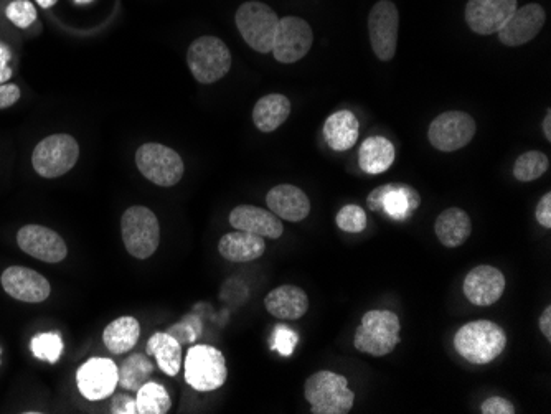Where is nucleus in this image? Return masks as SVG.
Listing matches in <instances>:
<instances>
[{"mask_svg": "<svg viewBox=\"0 0 551 414\" xmlns=\"http://www.w3.org/2000/svg\"><path fill=\"white\" fill-rule=\"evenodd\" d=\"M507 347L505 330L490 320H474L462 325L454 335V349L474 365H487Z\"/></svg>", "mask_w": 551, "mask_h": 414, "instance_id": "obj_1", "label": "nucleus"}, {"mask_svg": "<svg viewBox=\"0 0 551 414\" xmlns=\"http://www.w3.org/2000/svg\"><path fill=\"white\" fill-rule=\"evenodd\" d=\"M304 396L311 403L312 414H347L355 403V393L349 388V380L329 370L307 378Z\"/></svg>", "mask_w": 551, "mask_h": 414, "instance_id": "obj_2", "label": "nucleus"}, {"mask_svg": "<svg viewBox=\"0 0 551 414\" xmlns=\"http://www.w3.org/2000/svg\"><path fill=\"white\" fill-rule=\"evenodd\" d=\"M400 330V319L395 312L368 311L355 330V349L372 357H385L400 344Z\"/></svg>", "mask_w": 551, "mask_h": 414, "instance_id": "obj_3", "label": "nucleus"}, {"mask_svg": "<svg viewBox=\"0 0 551 414\" xmlns=\"http://www.w3.org/2000/svg\"><path fill=\"white\" fill-rule=\"evenodd\" d=\"M278 24V14L258 0L245 2L236 12V27L241 37L255 52L263 55L273 52Z\"/></svg>", "mask_w": 551, "mask_h": 414, "instance_id": "obj_4", "label": "nucleus"}, {"mask_svg": "<svg viewBox=\"0 0 551 414\" xmlns=\"http://www.w3.org/2000/svg\"><path fill=\"white\" fill-rule=\"evenodd\" d=\"M121 233L129 255L151 258L161 243V226L156 213L146 207H131L121 218Z\"/></svg>", "mask_w": 551, "mask_h": 414, "instance_id": "obj_5", "label": "nucleus"}, {"mask_svg": "<svg viewBox=\"0 0 551 414\" xmlns=\"http://www.w3.org/2000/svg\"><path fill=\"white\" fill-rule=\"evenodd\" d=\"M227 360L210 345H194L185 357V382L197 391H215L227 382Z\"/></svg>", "mask_w": 551, "mask_h": 414, "instance_id": "obj_6", "label": "nucleus"}, {"mask_svg": "<svg viewBox=\"0 0 551 414\" xmlns=\"http://www.w3.org/2000/svg\"><path fill=\"white\" fill-rule=\"evenodd\" d=\"M187 63L198 83L212 85L230 71L231 53L220 38L200 37L190 45Z\"/></svg>", "mask_w": 551, "mask_h": 414, "instance_id": "obj_7", "label": "nucleus"}, {"mask_svg": "<svg viewBox=\"0 0 551 414\" xmlns=\"http://www.w3.org/2000/svg\"><path fill=\"white\" fill-rule=\"evenodd\" d=\"M80 157V147L75 137L53 134L43 139L33 151V169L40 177L57 179L75 167Z\"/></svg>", "mask_w": 551, "mask_h": 414, "instance_id": "obj_8", "label": "nucleus"}, {"mask_svg": "<svg viewBox=\"0 0 551 414\" xmlns=\"http://www.w3.org/2000/svg\"><path fill=\"white\" fill-rule=\"evenodd\" d=\"M137 169L147 180L159 187H172L184 177L185 165L182 157L162 144H144L136 152Z\"/></svg>", "mask_w": 551, "mask_h": 414, "instance_id": "obj_9", "label": "nucleus"}, {"mask_svg": "<svg viewBox=\"0 0 551 414\" xmlns=\"http://www.w3.org/2000/svg\"><path fill=\"white\" fill-rule=\"evenodd\" d=\"M400 14L391 0H380L368 15V35L373 53L380 62H390L396 55Z\"/></svg>", "mask_w": 551, "mask_h": 414, "instance_id": "obj_10", "label": "nucleus"}, {"mask_svg": "<svg viewBox=\"0 0 551 414\" xmlns=\"http://www.w3.org/2000/svg\"><path fill=\"white\" fill-rule=\"evenodd\" d=\"M476 121L464 111H446L439 114L429 126L431 146L441 152H456L466 147L476 136Z\"/></svg>", "mask_w": 551, "mask_h": 414, "instance_id": "obj_11", "label": "nucleus"}, {"mask_svg": "<svg viewBox=\"0 0 551 414\" xmlns=\"http://www.w3.org/2000/svg\"><path fill=\"white\" fill-rule=\"evenodd\" d=\"M314 42L311 25L301 17H283L279 19L276 38H274L273 55L279 63L299 62L306 57Z\"/></svg>", "mask_w": 551, "mask_h": 414, "instance_id": "obj_12", "label": "nucleus"}, {"mask_svg": "<svg viewBox=\"0 0 551 414\" xmlns=\"http://www.w3.org/2000/svg\"><path fill=\"white\" fill-rule=\"evenodd\" d=\"M368 207L395 222H406L420 208V193L405 184H387L368 195Z\"/></svg>", "mask_w": 551, "mask_h": 414, "instance_id": "obj_13", "label": "nucleus"}, {"mask_svg": "<svg viewBox=\"0 0 551 414\" xmlns=\"http://www.w3.org/2000/svg\"><path fill=\"white\" fill-rule=\"evenodd\" d=\"M76 383L86 400H103L113 395L118 386V367L109 358H90L78 368Z\"/></svg>", "mask_w": 551, "mask_h": 414, "instance_id": "obj_14", "label": "nucleus"}, {"mask_svg": "<svg viewBox=\"0 0 551 414\" xmlns=\"http://www.w3.org/2000/svg\"><path fill=\"white\" fill-rule=\"evenodd\" d=\"M20 250L43 263H60L68 255L65 240L47 226L27 225L17 233Z\"/></svg>", "mask_w": 551, "mask_h": 414, "instance_id": "obj_15", "label": "nucleus"}, {"mask_svg": "<svg viewBox=\"0 0 551 414\" xmlns=\"http://www.w3.org/2000/svg\"><path fill=\"white\" fill-rule=\"evenodd\" d=\"M517 10V0H469L466 22L472 32L492 35L504 27Z\"/></svg>", "mask_w": 551, "mask_h": 414, "instance_id": "obj_16", "label": "nucleus"}, {"mask_svg": "<svg viewBox=\"0 0 551 414\" xmlns=\"http://www.w3.org/2000/svg\"><path fill=\"white\" fill-rule=\"evenodd\" d=\"M462 291L467 301L474 306H494L504 294L505 276L500 269L481 264L469 271L462 284Z\"/></svg>", "mask_w": 551, "mask_h": 414, "instance_id": "obj_17", "label": "nucleus"}, {"mask_svg": "<svg viewBox=\"0 0 551 414\" xmlns=\"http://www.w3.org/2000/svg\"><path fill=\"white\" fill-rule=\"evenodd\" d=\"M547 15L540 4H527L515 10L499 30V40L505 47H522L542 32Z\"/></svg>", "mask_w": 551, "mask_h": 414, "instance_id": "obj_18", "label": "nucleus"}, {"mask_svg": "<svg viewBox=\"0 0 551 414\" xmlns=\"http://www.w3.org/2000/svg\"><path fill=\"white\" fill-rule=\"evenodd\" d=\"M2 287L10 297L17 301L37 304L43 302L50 296V283L33 269L12 266L2 274Z\"/></svg>", "mask_w": 551, "mask_h": 414, "instance_id": "obj_19", "label": "nucleus"}, {"mask_svg": "<svg viewBox=\"0 0 551 414\" xmlns=\"http://www.w3.org/2000/svg\"><path fill=\"white\" fill-rule=\"evenodd\" d=\"M230 225L235 226L236 230L248 231L269 240H278L284 233L281 218L276 217L271 210L268 212L253 205L233 208V212L230 213Z\"/></svg>", "mask_w": 551, "mask_h": 414, "instance_id": "obj_20", "label": "nucleus"}, {"mask_svg": "<svg viewBox=\"0 0 551 414\" xmlns=\"http://www.w3.org/2000/svg\"><path fill=\"white\" fill-rule=\"evenodd\" d=\"M266 203L276 217L292 223L306 220L311 213V202L306 193L294 185H276L266 195Z\"/></svg>", "mask_w": 551, "mask_h": 414, "instance_id": "obj_21", "label": "nucleus"}, {"mask_svg": "<svg viewBox=\"0 0 551 414\" xmlns=\"http://www.w3.org/2000/svg\"><path fill=\"white\" fill-rule=\"evenodd\" d=\"M264 307L276 319L297 320L309 311V297L301 287L286 284L276 287L264 297Z\"/></svg>", "mask_w": 551, "mask_h": 414, "instance_id": "obj_22", "label": "nucleus"}, {"mask_svg": "<svg viewBox=\"0 0 551 414\" xmlns=\"http://www.w3.org/2000/svg\"><path fill=\"white\" fill-rule=\"evenodd\" d=\"M358 131H360V124H358L357 116L349 109H342V111L330 114L325 121V142L332 151H350L357 144Z\"/></svg>", "mask_w": 551, "mask_h": 414, "instance_id": "obj_23", "label": "nucleus"}, {"mask_svg": "<svg viewBox=\"0 0 551 414\" xmlns=\"http://www.w3.org/2000/svg\"><path fill=\"white\" fill-rule=\"evenodd\" d=\"M218 251L231 263H250L264 255L266 243L261 236L236 230L235 233L223 236L218 243Z\"/></svg>", "mask_w": 551, "mask_h": 414, "instance_id": "obj_24", "label": "nucleus"}, {"mask_svg": "<svg viewBox=\"0 0 551 414\" xmlns=\"http://www.w3.org/2000/svg\"><path fill=\"white\" fill-rule=\"evenodd\" d=\"M434 233L446 248L462 246L472 233L471 218L461 208H448L436 218Z\"/></svg>", "mask_w": 551, "mask_h": 414, "instance_id": "obj_25", "label": "nucleus"}, {"mask_svg": "<svg viewBox=\"0 0 551 414\" xmlns=\"http://www.w3.org/2000/svg\"><path fill=\"white\" fill-rule=\"evenodd\" d=\"M395 146L387 137L372 136L365 139L358 151V165L368 175H380L395 162Z\"/></svg>", "mask_w": 551, "mask_h": 414, "instance_id": "obj_26", "label": "nucleus"}, {"mask_svg": "<svg viewBox=\"0 0 551 414\" xmlns=\"http://www.w3.org/2000/svg\"><path fill=\"white\" fill-rule=\"evenodd\" d=\"M291 114V101L284 95H266L253 109V123L261 132H273L288 121Z\"/></svg>", "mask_w": 551, "mask_h": 414, "instance_id": "obj_27", "label": "nucleus"}, {"mask_svg": "<svg viewBox=\"0 0 551 414\" xmlns=\"http://www.w3.org/2000/svg\"><path fill=\"white\" fill-rule=\"evenodd\" d=\"M147 353L156 357L157 365L169 377H175L182 367V347L179 342L167 334L157 332L147 342Z\"/></svg>", "mask_w": 551, "mask_h": 414, "instance_id": "obj_28", "label": "nucleus"}, {"mask_svg": "<svg viewBox=\"0 0 551 414\" xmlns=\"http://www.w3.org/2000/svg\"><path fill=\"white\" fill-rule=\"evenodd\" d=\"M139 335H141V327L134 317H119L106 325L103 342L109 352L121 355L132 350L139 340Z\"/></svg>", "mask_w": 551, "mask_h": 414, "instance_id": "obj_29", "label": "nucleus"}, {"mask_svg": "<svg viewBox=\"0 0 551 414\" xmlns=\"http://www.w3.org/2000/svg\"><path fill=\"white\" fill-rule=\"evenodd\" d=\"M152 372L154 365L151 360L136 353L126 358L123 365L118 368V385L123 386L124 390L137 391L147 382V378L151 377Z\"/></svg>", "mask_w": 551, "mask_h": 414, "instance_id": "obj_30", "label": "nucleus"}, {"mask_svg": "<svg viewBox=\"0 0 551 414\" xmlns=\"http://www.w3.org/2000/svg\"><path fill=\"white\" fill-rule=\"evenodd\" d=\"M137 413L165 414L172 406L170 395L159 383L146 382L137 390Z\"/></svg>", "mask_w": 551, "mask_h": 414, "instance_id": "obj_31", "label": "nucleus"}, {"mask_svg": "<svg viewBox=\"0 0 551 414\" xmlns=\"http://www.w3.org/2000/svg\"><path fill=\"white\" fill-rule=\"evenodd\" d=\"M548 169H550V159L543 152L528 151L515 160L514 175L519 182L528 184L547 174Z\"/></svg>", "mask_w": 551, "mask_h": 414, "instance_id": "obj_32", "label": "nucleus"}, {"mask_svg": "<svg viewBox=\"0 0 551 414\" xmlns=\"http://www.w3.org/2000/svg\"><path fill=\"white\" fill-rule=\"evenodd\" d=\"M30 349H32L33 355L38 360L57 363L62 357L63 340L57 332H45V334H38L33 337Z\"/></svg>", "mask_w": 551, "mask_h": 414, "instance_id": "obj_33", "label": "nucleus"}, {"mask_svg": "<svg viewBox=\"0 0 551 414\" xmlns=\"http://www.w3.org/2000/svg\"><path fill=\"white\" fill-rule=\"evenodd\" d=\"M335 223L345 233H362L367 228V213L362 207L350 203V205L340 208L335 217Z\"/></svg>", "mask_w": 551, "mask_h": 414, "instance_id": "obj_34", "label": "nucleus"}, {"mask_svg": "<svg viewBox=\"0 0 551 414\" xmlns=\"http://www.w3.org/2000/svg\"><path fill=\"white\" fill-rule=\"evenodd\" d=\"M167 334L172 335L180 345L195 344L202 334V320L197 316H187L179 324L172 325Z\"/></svg>", "mask_w": 551, "mask_h": 414, "instance_id": "obj_35", "label": "nucleus"}, {"mask_svg": "<svg viewBox=\"0 0 551 414\" xmlns=\"http://www.w3.org/2000/svg\"><path fill=\"white\" fill-rule=\"evenodd\" d=\"M7 19L19 29H29L30 25L37 20V9L29 0H14L7 7Z\"/></svg>", "mask_w": 551, "mask_h": 414, "instance_id": "obj_36", "label": "nucleus"}, {"mask_svg": "<svg viewBox=\"0 0 551 414\" xmlns=\"http://www.w3.org/2000/svg\"><path fill=\"white\" fill-rule=\"evenodd\" d=\"M299 335L286 325H276L273 335V350H278L283 357H291L296 350Z\"/></svg>", "mask_w": 551, "mask_h": 414, "instance_id": "obj_37", "label": "nucleus"}, {"mask_svg": "<svg viewBox=\"0 0 551 414\" xmlns=\"http://www.w3.org/2000/svg\"><path fill=\"white\" fill-rule=\"evenodd\" d=\"M482 414H515V406L502 396L487 398L481 406Z\"/></svg>", "mask_w": 551, "mask_h": 414, "instance_id": "obj_38", "label": "nucleus"}, {"mask_svg": "<svg viewBox=\"0 0 551 414\" xmlns=\"http://www.w3.org/2000/svg\"><path fill=\"white\" fill-rule=\"evenodd\" d=\"M537 222L545 228H551V193L547 192L540 198L535 212Z\"/></svg>", "mask_w": 551, "mask_h": 414, "instance_id": "obj_39", "label": "nucleus"}, {"mask_svg": "<svg viewBox=\"0 0 551 414\" xmlns=\"http://www.w3.org/2000/svg\"><path fill=\"white\" fill-rule=\"evenodd\" d=\"M111 413L114 414H136V400H132L131 396L118 395L113 400L111 405Z\"/></svg>", "mask_w": 551, "mask_h": 414, "instance_id": "obj_40", "label": "nucleus"}, {"mask_svg": "<svg viewBox=\"0 0 551 414\" xmlns=\"http://www.w3.org/2000/svg\"><path fill=\"white\" fill-rule=\"evenodd\" d=\"M20 99V90L17 85H0V109L10 108Z\"/></svg>", "mask_w": 551, "mask_h": 414, "instance_id": "obj_41", "label": "nucleus"}, {"mask_svg": "<svg viewBox=\"0 0 551 414\" xmlns=\"http://www.w3.org/2000/svg\"><path fill=\"white\" fill-rule=\"evenodd\" d=\"M538 325H540V330L542 334L545 335V339L550 342L551 340V307H547L545 311L542 312L540 320H538Z\"/></svg>", "mask_w": 551, "mask_h": 414, "instance_id": "obj_42", "label": "nucleus"}, {"mask_svg": "<svg viewBox=\"0 0 551 414\" xmlns=\"http://www.w3.org/2000/svg\"><path fill=\"white\" fill-rule=\"evenodd\" d=\"M543 134L547 137V141H551V109H548L547 114H545V119L542 123Z\"/></svg>", "mask_w": 551, "mask_h": 414, "instance_id": "obj_43", "label": "nucleus"}, {"mask_svg": "<svg viewBox=\"0 0 551 414\" xmlns=\"http://www.w3.org/2000/svg\"><path fill=\"white\" fill-rule=\"evenodd\" d=\"M12 78V68L9 65H0V85H4L5 81H9Z\"/></svg>", "mask_w": 551, "mask_h": 414, "instance_id": "obj_44", "label": "nucleus"}, {"mask_svg": "<svg viewBox=\"0 0 551 414\" xmlns=\"http://www.w3.org/2000/svg\"><path fill=\"white\" fill-rule=\"evenodd\" d=\"M10 55H12V53H10L9 48L5 47V45H0V65L7 66Z\"/></svg>", "mask_w": 551, "mask_h": 414, "instance_id": "obj_45", "label": "nucleus"}, {"mask_svg": "<svg viewBox=\"0 0 551 414\" xmlns=\"http://www.w3.org/2000/svg\"><path fill=\"white\" fill-rule=\"evenodd\" d=\"M37 2L40 4V7H43V9H50V7L57 4L58 0H37Z\"/></svg>", "mask_w": 551, "mask_h": 414, "instance_id": "obj_46", "label": "nucleus"}, {"mask_svg": "<svg viewBox=\"0 0 551 414\" xmlns=\"http://www.w3.org/2000/svg\"><path fill=\"white\" fill-rule=\"evenodd\" d=\"M93 0H75V4H90Z\"/></svg>", "mask_w": 551, "mask_h": 414, "instance_id": "obj_47", "label": "nucleus"}]
</instances>
